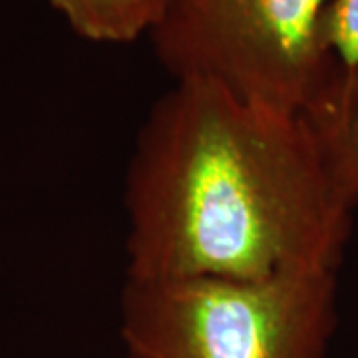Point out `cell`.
<instances>
[{"instance_id": "cell-1", "label": "cell", "mask_w": 358, "mask_h": 358, "mask_svg": "<svg viewBox=\"0 0 358 358\" xmlns=\"http://www.w3.org/2000/svg\"><path fill=\"white\" fill-rule=\"evenodd\" d=\"M129 279L338 271L352 211L305 114L179 80L152 106L126 173Z\"/></svg>"}, {"instance_id": "cell-2", "label": "cell", "mask_w": 358, "mask_h": 358, "mask_svg": "<svg viewBox=\"0 0 358 358\" xmlns=\"http://www.w3.org/2000/svg\"><path fill=\"white\" fill-rule=\"evenodd\" d=\"M338 271L268 279H129L120 301L128 358H324Z\"/></svg>"}, {"instance_id": "cell-3", "label": "cell", "mask_w": 358, "mask_h": 358, "mask_svg": "<svg viewBox=\"0 0 358 358\" xmlns=\"http://www.w3.org/2000/svg\"><path fill=\"white\" fill-rule=\"evenodd\" d=\"M333 0H162L148 32L179 80L243 102L308 114L322 92L320 26Z\"/></svg>"}, {"instance_id": "cell-4", "label": "cell", "mask_w": 358, "mask_h": 358, "mask_svg": "<svg viewBox=\"0 0 358 358\" xmlns=\"http://www.w3.org/2000/svg\"><path fill=\"white\" fill-rule=\"evenodd\" d=\"M80 38L128 44L152 30L162 0H48Z\"/></svg>"}, {"instance_id": "cell-5", "label": "cell", "mask_w": 358, "mask_h": 358, "mask_svg": "<svg viewBox=\"0 0 358 358\" xmlns=\"http://www.w3.org/2000/svg\"><path fill=\"white\" fill-rule=\"evenodd\" d=\"M322 92L315 114L358 84V0H333L320 26ZM307 114V115H308Z\"/></svg>"}, {"instance_id": "cell-6", "label": "cell", "mask_w": 358, "mask_h": 358, "mask_svg": "<svg viewBox=\"0 0 358 358\" xmlns=\"http://www.w3.org/2000/svg\"><path fill=\"white\" fill-rule=\"evenodd\" d=\"M307 117L322 141L336 189L343 201L355 209L358 205V84Z\"/></svg>"}]
</instances>
